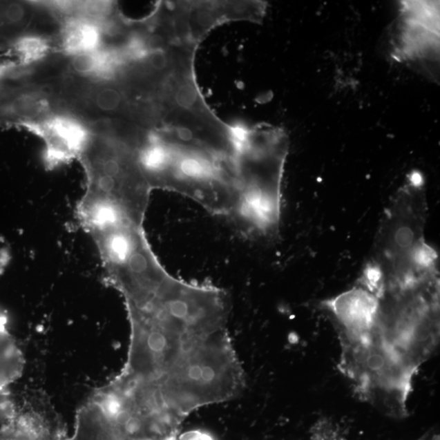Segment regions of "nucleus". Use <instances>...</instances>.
<instances>
[{"instance_id":"12","label":"nucleus","mask_w":440,"mask_h":440,"mask_svg":"<svg viewBox=\"0 0 440 440\" xmlns=\"http://www.w3.org/2000/svg\"><path fill=\"white\" fill-rule=\"evenodd\" d=\"M68 440H119L107 425L97 420L76 416L74 434Z\"/></svg>"},{"instance_id":"3","label":"nucleus","mask_w":440,"mask_h":440,"mask_svg":"<svg viewBox=\"0 0 440 440\" xmlns=\"http://www.w3.org/2000/svg\"><path fill=\"white\" fill-rule=\"evenodd\" d=\"M137 157L152 190L184 195L212 214L232 211L238 199L237 157L147 131Z\"/></svg>"},{"instance_id":"6","label":"nucleus","mask_w":440,"mask_h":440,"mask_svg":"<svg viewBox=\"0 0 440 440\" xmlns=\"http://www.w3.org/2000/svg\"><path fill=\"white\" fill-rule=\"evenodd\" d=\"M179 37L200 44L216 27L235 21L261 23L264 1H166Z\"/></svg>"},{"instance_id":"9","label":"nucleus","mask_w":440,"mask_h":440,"mask_svg":"<svg viewBox=\"0 0 440 440\" xmlns=\"http://www.w3.org/2000/svg\"><path fill=\"white\" fill-rule=\"evenodd\" d=\"M113 15L104 20L84 15L62 17L59 35L62 53L71 58L102 48L106 43Z\"/></svg>"},{"instance_id":"2","label":"nucleus","mask_w":440,"mask_h":440,"mask_svg":"<svg viewBox=\"0 0 440 440\" xmlns=\"http://www.w3.org/2000/svg\"><path fill=\"white\" fill-rule=\"evenodd\" d=\"M428 216L423 176L412 172L385 209L357 284L379 289L439 278L438 254L425 237Z\"/></svg>"},{"instance_id":"1","label":"nucleus","mask_w":440,"mask_h":440,"mask_svg":"<svg viewBox=\"0 0 440 440\" xmlns=\"http://www.w3.org/2000/svg\"><path fill=\"white\" fill-rule=\"evenodd\" d=\"M124 300L128 360L88 400L122 439L178 440L193 411L243 393L224 289L174 278Z\"/></svg>"},{"instance_id":"8","label":"nucleus","mask_w":440,"mask_h":440,"mask_svg":"<svg viewBox=\"0 0 440 440\" xmlns=\"http://www.w3.org/2000/svg\"><path fill=\"white\" fill-rule=\"evenodd\" d=\"M401 6L394 57L414 60L437 52L439 39V4L405 1Z\"/></svg>"},{"instance_id":"10","label":"nucleus","mask_w":440,"mask_h":440,"mask_svg":"<svg viewBox=\"0 0 440 440\" xmlns=\"http://www.w3.org/2000/svg\"><path fill=\"white\" fill-rule=\"evenodd\" d=\"M7 324V316L0 312V392L20 378L25 365L23 355Z\"/></svg>"},{"instance_id":"4","label":"nucleus","mask_w":440,"mask_h":440,"mask_svg":"<svg viewBox=\"0 0 440 440\" xmlns=\"http://www.w3.org/2000/svg\"><path fill=\"white\" fill-rule=\"evenodd\" d=\"M289 144L278 126L240 128L238 199L228 217L247 237L271 238L279 232Z\"/></svg>"},{"instance_id":"11","label":"nucleus","mask_w":440,"mask_h":440,"mask_svg":"<svg viewBox=\"0 0 440 440\" xmlns=\"http://www.w3.org/2000/svg\"><path fill=\"white\" fill-rule=\"evenodd\" d=\"M52 49L51 40L43 35L29 32L17 39L8 51L16 57L18 65L31 67L43 62L51 53Z\"/></svg>"},{"instance_id":"5","label":"nucleus","mask_w":440,"mask_h":440,"mask_svg":"<svg viewBox=\"0 0 440 440\" xmlns=\"http://www.w3.org/2000/svg\"><path fill=\"white\" fill-rule=\"evenodd\" d=\"M61 417L43 392H0V440H68Z\"/></svg>"},{"instance_id":"7","label":"nucleus","mask_w":440,"mask_h":440,"mask_svg":"<svg viewBox=\"0 0 440 440\" xmlns=\"http://www.w3.org/2000/svg\"><path fill=\"white\" fill-rule=\"evenodd\" d=\"M45 144V162L56 167L79 158L92 138L88 124L65 111H56L24 128Z\"/></svg>"},{"instance_id":"13","label":"nucleus","mask_w":440,"mask_h":440,"mask_svg":"<svg viewBox=\"0 0 440 440\" xmlns=\"http://www.w3.org/2000/svg\"><path fill=\"white\" fill-rule=\"evenodd\" d=\"M178 440H215V439L203 430H195L180 434Z\"/></svg>"}]
</instances>
